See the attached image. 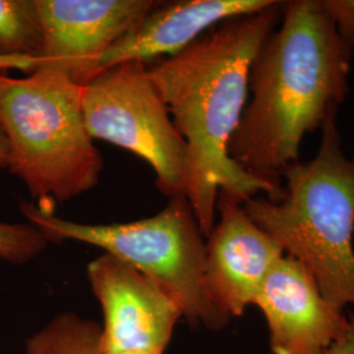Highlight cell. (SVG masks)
Returning <instances> with one entry per match:
<instances>
[{"label":"cell","instance_id":"obj_18","mask_svg":"<svg viewBox=\"0 0 354 354\" xmlns=\"http://www.w3.org/2000/svg\"><path fill=\"white\" fill-rule=\"evenodd\" d=\"M352 160L354 162V152H353V156H352Z\"/></svg>","mask_w":354,"mask_h":354},{"label":"cell","instance_id":"obj_17","mask_svg":"<svg viewBox=\"0 0 354 354\" xmlns=\"http://www.w3.org/2000/svg\"><path fill=\"white\" fill-rule=\"evenodd\" d=\"M10 163V149L4 134L0 130V168H8Z\"/></svg>","mask_w":354,"mask_h":354},{"label":"cell","instance_id":"obj_8","mask_svg":"<svg viewBox=\"0 0 354 354\" xmlns=\"http://www.w3.org/2000/svg\"><path fill=\"white\" fill-rule=\"evenodd\" d=\"M42 26L38 67L57 70L84 87L100 73L104 54L140 23L152 0H36Z\"/></svg>","mask_w":354,"mask_h":354},{"label":"cell","instance_id":"obj_16","mask_svg":"<svg viewBox=\"0 0 354 354\" xmlns=\"http://www.w3.org/2000/svg\"><path fill=\"white\" fill-rule=\"evenodd\" d=\"M327 354H354V314L349 315V327L345 335L329 349Z\"/></svg>","mask_w":354,"mask_h":354},{"label":"cell","instance_id":"obj_9","mask_svg":"<svg viewBox=\"0 0 354 354\" xmlns=\"http://www.w3.org/2000/svg\"><path fill=\"white\" fill-rule=\"evenodd\" d=\"M214 227L206 236V282L216 306L239 317L254 302L266 276L285 254L247 214L243 200L219 190Z\"/></svg>","mask_w":354,"mask_h":354},{"label":"cell","instance_id":"obj_13","mask_svg":"<svg viewBox=\"0 0 354 354\" xmlns=\"http://www.w3.org/2000/svg\"><path fill=\"white\" fill-rule=\"evenodd\" d=\"M42 42L36 0H0V57L38 61Z\"/></svg>","mask_w":354,"mask_h":354},{"label":"cell","instance_id":"obj_12","mask_svg":"<svg viewBox=\"0 0 354 354\" xmlns=\"http://www.w3.org/2000/svg\"><path fill=\"white\" fill-rule=\"evenodd\" d=\"M102 326L75 313L53 317L26 342V354H102Z\"/></svg>","mask_w":354,"mask_h":354},{"label":"cell","instance_id":"obj_6","mask_svg":"<svg viewBox=\"0 0 354 354\" xmlns=\"http://www.w3.org/2000/svg\"><path fill=\"white\" fill-rule=\"evenodd\" d=\"M82 108L92 140L140 156L153 169L165 196L187 197L188 147L146 64L131 61L100 71L82 88Z\"/></svg>","mask_w":354,"mask_h":354},{"label":"cell","instance_id":"obj_5","mask_svg":"<svg viewBox=\"0 0 354 354\" xmlns=\"http://www.w3.org/2000/svg\"><path fill=\"white\" fill-rule=\"evenodd\" d=\"M20 210L49 243L75 241L99 247L156 281L193 328L203 326L216 332L232 320L207 288L205 235L185 196L171 197L158 214L127 223H77L29 203H20Z\"/></svg>","mask_w":354,"mask_h":354},{"label":"cell","instance_id":"obj_10","mask_svg":"<svg viewBox=\"0 0 354 354\" xmlns=\"http://www.w3.org/2000/svg\"><path fill=\"white\" fill-rule=\"evenodd\" d=\"M253 304L266 317L273 354H327L349 327L345 311L288 254L272 268Z\"/></svg>","mask_w":354,"mask_h":354},{"label":"cell","instance_id":"obj_15","mask_svg":"<svg viewBox=\"0 0 354 354\" xmlns=\"http://www.w3.org/2000/svg\"><path fill=\"white\" fill-rule=\"evenodd\" d=\"M345 49L354 58V0H322Z\"/></svg>","mask_w":354,"mask_h":354},{"label":"cell","instance_id":"obj_2","mask_svg":"<svg viewBox=\"0 0 354 354\" xmlns=\"http://www.w3.org/2000/svg\"><path fill=\"white\" fill-rule=\"evenodd\" d=\"M352 57L322 0L283 3L282 17L250 68L247 102L228 145L243 171L282 185L306 136L337 114L349 93Z\"/></svg>","mask_w":354,"mask_h":354},{"label":"cell","instance_id":"obj_14","mask_svg":"<svg viewBox=\"0 0 354 354\" xmlns=\"http://www.w3.org/2000/svg\"><path fill=\"white\" fill-rule=\"evenodd\" d=\"M49 241L30 223L0 222V260L26 264L48 248Z\"/></svg>","mask_w":354,"mask_h":354},{"label":"cell","instance_id":"obj_3","mask_svg":"<svg viewBox=\"0 0 354 354\" xmlns=\"http://www.w3.org/2000/svg\"><path fill=\"white\" fill-rule=\"evenodd\" d=\"M317 155L282 175L279 201H243L253 222L299 261L336 307L354 306V162L342 150L337 114L324 127Z\"/></svg>","mask_w":354,"mask_h":354},{"label":"cell","instance_id":"obj_7","mask_svg":"<svg viewBox=\"0 0 354 354\" xmlns=\"http://www.w3.org/2000/svg\"><path fill=\"white\" fill-rule=\"evenodd\" d=\"M102 306V353L165 354L183 311L156 281L109 253L87 268Z\"/></svg>","mask_w":354,"mask_h":354},{"label":"cell","instance_id":"obj_19","mask_svg":"<svg viewBox=\"0 0 354 354\" xmlns=\"http://www.w3.org/2000/svg\"><path fill=\"white\" fill-rule=\"evenodd\" d=\"M102 354H104V353H102Z\"/></svg>","mask_w":354,"mask_h":354},{"label":"cell","instance_id":"obj_11","mask_svg":"<svg viewBox=\"0 0 354 354\" xmlns=\"http://www.w3.org/2000/svg\"><path fill=\"white\" fill-rule=\"evenodd\" d=\"M273 0H181L158 4L106 50L100 71L115 64L174 57L221 23L259 12Z\"/></svg>","mask_w":354,"mask_h":354},{"label":"cell","instance_id":"obj_1","mask_svg":"<svg viewBox=\"0 0 354 354\" xmlns=\"http://www.w3.org/2000/svg\"><path fill=\"white\" fill-rule=\"evenodd\" d=\"M283 3L214 26L185 50L147 67L189 156L187 198L205 238L216 221L219 190L243 201L264 196L279 201L282 185L243 171L228 145L248 102L250 68L268 35L279 26Z\"/></svg>","mask_w":354,"mask_h":354},{"label":"cell","instance_id":"obj_4","mask_svg":"<svg viewBox=\"0 0 354 354\" xmlns=\"http://www.w3.org/2000/svg\"><path fill=\"white\" fill-rule=\"evenodd\" d=\"M82 88L48 67L26 77L0 73V130L10 149L8 168L45 213H54V201L93 189L102 176V156L86 127Z\"/></svg>","mask_w":354,"mask_h":354}]
</instances>
